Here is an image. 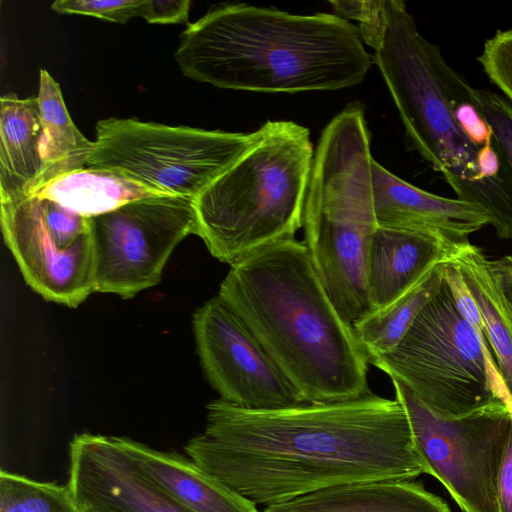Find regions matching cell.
I'll return each instance as SVG.
<instances>
[{
	"label": "cell",
	"instance_id": "1",
	"mask_svg": "<svg viewBox=\"0 0 512 512\" xmlns=\"http://www.w3.org/2000/svg\"><path fill=\"white\" fill-rule=\"evenodd\" d=\"M183 448L204 472L256 505L428 474L401 403L371 391L351 400L267 410L219 398L206 406L203 431Z\"/></svg>",
	"mask_w": 512,
	"mask_h": 512
},
{
	"label": "cell",
	"instance_id": "2",
	"mask_svg": "<svg viewBox=\"0 0 512 512\" xmlns=\"http://www.w3.org/2000/svg\"><path fill=\"white\" fill-rule=\"evenodd\" d=\"M218 296L304 402L345 401L370 392L368 355L330 300L303 241L287 238L231 265Z\"/></svg>",
	"mask_w": 512,
	"mask_h": 512
},
{
	"label": "cell",
	"instance_id": "3",
	"mask_svg": "<svg viewBox=\"0 0 512 512\" xmlns=\"http://www.w3.org/2000/svg\"><path fill=\"white\" fill-rule=\"evenodd\" d=\"M174 56L192 80L261 93L349 88L374 62L358 27L336 14L247 4L212 8L188 24Z\"/></svg>",
	"mask_w": 512,
	"mask_h": 512
},
{
	"label": "cell",
	"instance_id": "4",
	"mask_svg": "<svg viewBox=\"0 0 512 512\" xmlns=\"http://www.w3.org/2000/svg\"><path fill=\"white\" fill-rule=\"evenodd\" d=\"M385 26L374 48L411 148L442 174L457 198L482 207L500 239H512V186L484 179L476 147L458 126L454 104L467 80L418 30L406 3L384 0Z\"/></svg>",
	"mask_w": 512,
	"mask_h": 512
},
{
	"label": "cell",
	"instance_id": "5",
	"mask_svg": "<svg viewBox=\"0 0 512 512\" xmlns=\"http://www.w3.org/2000/svg\"><path fill=\"white\" fill-rule=\"evenodd\" d=\"M365 117L336 115L321 133L306 192L304 244L333 305L350 325L372 308L366 272L378 227Z\"/></svg>",
	"mask_w": 512,
	"mask_h": 512
},
{
	"label": "cell",
	"instance_id": "6",
	"mask_svg": "<svg viewBox=\"0 0 512 512\" xmlns=\"http://www.w3.org/2000/svg\"><path fill=\"white\" fill-rule=\"evenodd\" d=\"M258 132L254 145L194 199L196 235L230 266L303 226L314 157L310 131L267 121Z\"/></svg>",
	"mask_w": 512,
	"mask_h": 512
},
{
	"label": "cell",
	"instance_id": "7",
	"mask_svg": "<svg viewBox=\"0 0 512 512\" xmlns=\"http://www.w3.org/2000/svg\"><path fill=\"white\" fill-rule=\"evenodd\" d=\"M369 363L443 418L463 417L499 402L512 407L492 349L458 313L445 279L400 343Z\"/></svg>",
	"mask_w": 512,
	"mask_h": 512
},
{
	"label": "cell",
	"instance_id": "8",
	"mask_svg": "<svg viewBox=\"0 0 512 512\" xmlns=\"http://www.w3.org/2000/svg\"><path fill=\"white\" fill-rule=\"evenodd\" d=\"M258 136V130L235 133L110 117L96 124L87 167L122 173L164 194L194 200Z\"/></svg>",
	"mask_w": 512,
	"mask_h": 512
},
{
	"label": "cell",
	"instance_id": "9",
	"mask_svg": "<svg viewBox=\"0 0 512 512\" xmlns=\"http://www.w3.org/2000/svg\"><path fill=\"white\" fill-rule=\"evenodd\" d=\"M406 411L417 452L464 512H498L496 485L512 424V407L495 403L443 418L403 383L391 379Z\"/></svg>",
	"mask_w": 512,
	"mask_h": 512
},
{
	"label": "cell",
	"instance_id": "10",
	"mask_svg": "<svg viewBox=\"0 0 512 512\" xmlns=\"http://www.w3.org/2000/svg\"><path fill=\"white\" fill-rule=\"evenodd\" d=\"M0 202L4 241L34 291L71 308L95 292L90 218L34 194Z\"/></svg>",
	"mask_w": 512,
	"mask_h": 512
},
{
	"label": "cell",
	"instance_id": "11",
	"mask_svg": "<svg viewBox=\"0 0 512 512\" xmlns=\"http://www.w3.org/2000/svg\"><path fill=\"white\" fill-rule=\"evenodd\" d=\"M95 292L128 299L160 280L174 248L197 234L194 200L160 195L90 218Z\"/></svg>",
	"mask_w": 512,
	"mask_h": 512
},
{
	"label": "cell",
	"instance_id": "12",
	"mask_svg": "<svg viewBox=\"0 0 512 512\" xmlns=\"http://www.w3.org/2000/svg\"><path fill=\"white\" fill-rule=\"evenodd\" d=\"M193 329L202 367L220 399L252 410L304 403L249 327L218 295L195 311Z\"/></svg>",
	"mask_w": 512,
	"mask_h": 512
},
{
	"label": "cell",
	"instance_id": "13",
	"mask_svg": "<svg viewBox=\"0 0 512 512\" xmlns=\"http://www.w3.org/2000/svg\"><path fill=\"white\" fill-rule=\"evenodd\" d=\"M68 456L67 486L79 506L105 512H192L146 476L114 436L76 434Z\"/></svg>",
	"mask_w": 512,
	"mask_h": 512
},
{
	"label": "cell",
	"instance_id": "14",
	"mask_svg": "<svg viewBox=\"0 0 512 512\" xmlns=\"http://www.w3.org/2000/svg\"><path fill=\"white\" fill-rule=\"evenodd\" d=\"M372 181L379 227L433 233L463 245L470 234L490 225V216L479 205L420 189L374 159Z\"/></svg>",
	"mask_w": 512,
	"mask_h": 512
},
{
	"label": "cell",
	"instance_id": "15",
	"mask_svg": "<svg viewBox=\"0 0 512 512\" xmlns=\"http://www.w3.org/2000/svg\"><path fill=\"white\" fill-rule=\"evenodd\" d=\"M461 246L433 233L378 226L367 257L372 311L407 293L436 266L452 261Z\"/></svg>",
	"mask_w": 512,
	"mask_h": 512
},
{
	"label": "cell",
	"instance_id": "16",
	"mask_svg": "<svg viewBox=\"0 0 512 512\" xmlns=\"http://www.w3.org/2000/svg\"><path fill=\"white\" fill-rule=\"evenodd\" d=\"M141 471L192 512H260L256 504L198 467L187 455L114 436Z\"/></svg>",
	"mask_w": 512,
	"mask_h": 512
},
{
	"label": "cell",
	"instance_id": "17",
	"mask_svg": "<svg viewBox=\"0 0 512 512\" xmlns=\"http://www.w3.org/2000/svg\"><path fill=\"white\" fill-rule=\"evenodd\" d=\"M263 512H451L447 503L412 480H372L318 490L266 506Z\"/></svg>",
	"mask_w": 512,
	"mask_h": 512
},
{
	"label": "cell",
	"instance_id": "18",
	"mask_svg": "<svg viewBox=\"0 0 512 512\" xmlns=\"http://www.w3.org/2000/svg\"><path fill=\"white\" fill-rule=\"evenodd\" d=\"M42 121L36 97L0 99V199L30 195L42 168Z\"/></svg>",
	"mask_w": 512,
	"mask_h": 512
},
{
	"label": "cell",
	"instance_id": "19",
	"mask_svg": "<svg viewBox=\"0 0 512 512\" xmlns=\"http://www.w3.org/2000/svg\"><path fill=\"white\" fill-rule=\"evenodd\" d=\"M34 195L91 218L139 199L167 194L122 173L105 168L85 167L50 181Z\"/></svg>",
	"mask_w": 512,
	"mask_h": 512
},
{
	"label": "cell",
	"instance_id": "20",
	"mask_svg": "<svg viewBox=\"0 0 512 512\" xmlns=\"http://www.w3.org/2000/svg\"><path fill=\"white\" fill-rule=\"evenodd\" d=\"M42 121L41 172L32 194L50 181L87 167L93 142L76 127L66 108L58 82L41 69L36 96Z\"/></svg>",
	"mask_w": 512,
	"mask_h": 512
},
{
	"label": "cell",
	"instance_id": "21",
	"mask_svg": "<svg viewBox=\"0 0 512 512\" xmlns=\"http://www.w3.org/2000/svg\"><path fill=\"white\" fill-rule=\"evenodd\" d=\"M452 261L478 305L498 369L512 399V307L489 260L477 246L470 242L462 245Z\"/></svg>",
	"mask_w": 512,
	"mask_h": 512
},
{
	"label": "cell",
	"instance_id": "22",
	"mask_svg": "<svg viewBox=\"0 0 512 512\" xmlns=\"http://www.w3.org/2000/svg\"><path fill=\"white\" fill-rule=\"evenodd\" d=\"M443 279L442 263L397 300L353 324L368 358L388 353L400 343L417 315L439 291Z\"/></svg>",
	"mask_w": 512,
	"mask_h": 512
},
{
	"label": "cell",
	"instance_id": "23",
	"mask_svg": "<svg viewBox=\"0 0 512 512\" xmlns=\"http://www.w3.org/2000/svg\"><path fill=\"white\" fill-rule=\"evenodd\" d=\"M0 512H81L69 487L0 471Z\"/></svg>",
	"mask_w": 512,
	"mask_h": 512
},
{
	"label": "cell",
	"instance_id": "24",
	"mask_svg": "<svg viewBox=\"0 0 512 512\" xmlns=\"http://www.w3.org/2000/svg\"><path fill=\"white\" fill-rule=\"evenodd\" d=\"M477 60L488 80L512 105V28L499 29L486 39Z\"/></svg>",
	"mask_w": 512,
	"mask_h": 512
},
{
	"label": "cell",
	"instance_id": "25",
	"mask_svg": "<svg viewBox=\"0 0 512 512\" xmlns=\"http://www.w3.org/2000/svg\"><path fill=\"white\" fill-rule=\"evenodd\" d=\"M475 100L512 176V105L500 94L483 88H475Z\"/></svg>",
	"mask_w": 512,
	"mask_h": 512
},
{
	"label": "cell",
	"instance_id": "26",
	"mask_svg": "<svg viewBox=\"0 0 512 512\" xmlns=\"http://www.w3.org/2000/svg\"><path fill=\"white\" fill-rule=\"evenodd\" d=\"M144 0H57L51 9L58 14H79L124 24L141 17Z\"/></svg>",
	"mask_w": 512,
	"mask_h": 512
},
{
	"label": "cell",
	"instance_id": "27",
	"mask_svg": "<svg viewBox=\"0 0 512 512\" xmlns=\"http://www.w3.org/2000/svg\"><path fill=\"white\" fill-rule=\"evenodd\" d=\"M454 116L466 137L478 148L493 142V131L475 100V88L468 82L454 104Z\"/></svg>",
	"mask_w": 512,
	"mask_h": 512
},
{
	"label": "cell",
	"instance_id": "28",
	"mask_svg": "<svg viewBox=\"0 0 512 512\" xmlns=\"http://www.w3.org/2000/svg\"><path fill=\"white\" fill-rule=\"evenodd\" d=\"M443 275L458 313L475 328L483 342L491 348L478 305L470 293L458 266L453 261L443 263Z\"/></svg>",
	"mask_w": 512,
	"mask_h": 512
},
{
	"label": "cell",
	"instance_id": "29",
	"mask_svg": "<svg viewBox=\"0 0 512 512\" xmlns=\"http://www.w3.org/2000/svg\"><path fill=\"white\" fill-rule=\"evenodd\" d=\"M189 9V0H144L141 18L152 24L187 23Z\"/></svg>",
	"mask_w": 512,
	"mask_h": 512
},
{
	"label": "cell",
	"instance_id": "30",
	"mask_svg": "<svg viewBox=\"0 0 512 512\" xmlns=\"http://www.w3.org/2000/svg\"><path fill=\"white\" fill-rule=\"evenodd\" d=\"M496 500L498 512H512V424L498 472Z\"/></svg>",
	"mask_w": 512,
	"mask_h": 512
},
{
	"label": "cell",
	"instance_id": "31",
	"mask_svg": "<svg viewBox=\"0 0 512 512\" xmlns=\"http://www.w3.org/2000/svg\"><path fill=\"white\" fill-rule=\"evenodd\" d=\"M491 270L500 288L512 307V255H506L496 260H489Z\"/></svg>",
	"mask_w": 512,
	"mask_h": 512
},
{
	"label": "cell",
	"instance_id": "32",
	"mask_svg": "<svg viewBox=\"0 0 512 512\" xmlns=\"http://www.w3.org/2000/svg\"><path fill=\"white\" fill-rule=\"evenodd\" d=\"M79 506V505H78ZM81 512H105L90 506H79Z\"/></svg>",
	"mask_w": 512,
	"mask_h": 512
}]
</instances>
